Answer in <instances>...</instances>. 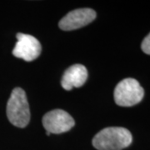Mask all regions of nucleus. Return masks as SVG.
Wrapping results in <instances>:
<instances>
[{
  "mask_svg": "<svg viewBox=\"0 0 150 150\" xmlns=\"http://www.w3.org/2000/svg\"><path fill=\"white\" fill-rule=\"evenodd\" d=\"M132 134L127 129L109 127L93 137V145L98 150H123L132 144Z\"/></svg>",
  "mask_w": 150,
  "mask_h": 150,
  "instance_id": "1",
  "label": "nucleus"
},
{
  "mask_svg": "<svg viewBox=\"0 0 150 150\" xmlns=\"http://www.w3.org/2000/svg\"><path fill=\"white\" fill-rule=\"evenodd\" d=\"M7 117L18 128L26 127L30 120V110L27 96L23 89L14 88L7 103Z\"/></svg>",
  "mask_w": 150,
  "mask_h": 150,
  "instance_id": "2",
  "label": "nucleus"
},
{
  "mask_svg": "<svg viewBox=\"0 0 150 150\" xmlns=\"http://www.w3.org/2000/svg\"><path fill=\"white\" fill-rule=\"evenodd\" d=\"M114 101L118 106L131 107L139 103L144 96V90L134 79H125L114 89Z\"/></svg>",
  "mask_w": 150,
  "mask_h": 150,
  "instance_id": "3",
  "label": "nucleus"
},
{
  "mask_svg": "<svg viewBox=\"0 0 150 150\" xmlns=\"http://www.w3.org/2000/svg\"><path fill=\"white\" fill-rule=\"evenodd\" d=\"M74 124V120L71 115L62 109L52 110L43 118V127L50 134H59L68 132Z\"/></svg>",
  "mask_w": 150,
  "mask_h": 150,
  "instance_id": "4",
  "label": "nucleus"
},
{
  "mask_svg": "<svg viewBox=\"0 0 150 150\" xmlns=\"http://www.w3.org/2000/svg\"><path fill=\"white\" fill-rule=\"evenodd\" d=\"M17 42L13 54L18 59L31 62L40 55L42 47L39 41L32 35L19 33L17 34Z\"/></svg>",
  "mask_w": 150,
  "mask_h": 150,
  "instance_id": "5",
  "label": "nucleus"
},
{
  "mask_svg": "<svg viewBox=\"0 0 150 150\" xmlns=\"http://www.w3.org/2000/svg\"><path fill=\"white\" fill-rule=\"evenodd\" d=\"M96 18L95 11L91 8H79L69 12L60 21L59 26L62 30L71 31L84 27Z\"/></svg>",
  "mask_w": 150,
  "mask_h": 150,
  "instance_id": "6",
  "label": "nucleus"
},
{
  "mask_svg": "<svg viewBox=\"0 0 150 150\" xmlns=\"http://www.w3.org/2000/svg\"><path fill=\"white\" fill-rule=\"evenodd\" d=\"M88 79L87 69L82 64L71 66L63 75L61 85L65 90H71L74 88H79L85 83Z\"/></svg>",
  "mask_w": 150,
  "mask_h": 150,
  "instance_id": "7",
  "label": "nucleus"
},
{
  "mask_svg": "<svg viewBox=\"0 0 150 150\" xmlns=\"http://www.w3.org/2000/svg\"><path fill=\"white\" fill-rule=\"evenodd\" d=\"M141 48L144 54L150 55V33L149 35H147L143 40L142 44H141Z\"/></svg>",
  "mask_w": 150,
  "mask_h": 150,
  "instance_id": "8",
  "label": "nucleus"
}]
</instances>
